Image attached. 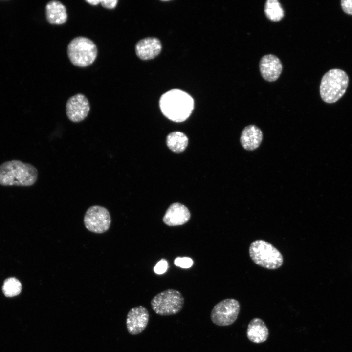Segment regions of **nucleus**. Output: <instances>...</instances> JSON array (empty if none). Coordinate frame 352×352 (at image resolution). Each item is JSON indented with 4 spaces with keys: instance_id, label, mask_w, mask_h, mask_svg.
<instances>
[{
    "instance_id": "nucleus-1",
    "label": "nucleus",
    "mask_w": 352,
    "mask_h": 352,
    "mask_svg": "<svg viewBox=\"0 0 352 352\" xmlns=\"http://www.w3.org/2000/svg\"><path fill=\"white\" fill-rule=\"evenodd\" d=\"M160 108L170 120L182 122L190 115L194 108V100L190 95L179 89L171 90L162 95Z\"/></svg>"
},
{
    "instance_id": "nucleus-2",
    "label": "nucleus",
    "mask_w": 352,
    "mask_h": 352,
    "mask_svg": "<svg viewBox=\"0 0 352 352\" xmlns=\"http://www.w3.org/2000/svg\"><path fill=\"white\" fill-rule=\"evenodd\" d=\"M38 178V171L32 165L18 160L6 161L0 165V185L30 186Z\"/></svg>"
},
{
    "instance_id": "nucleus-3",
    "label": "nucleus",
    "mask_w": 352,
    "mask_h": 352,
    "mask_svg": "<svg viewBox=\"0 0 352 352\" xmlns=\"http://www.w3.org/2000/svg\"><path fill=\"white\" fill-rule=\"evenodd\" d=\"M349 84V77L340 69L329 70L323 76L320 85L322 99L327 103L338 101L345 93Z\"/></svg>"
},
{
    "instance_id": "nucleus-4",
    "label": "nucleus",
    "mask_w": 352,
    "mask_h": 352,
    "mask_svg": "<svg viewBox=\"0 0 352 352\" xmlns=\"http://www.w3.org/2000/svg\"><path fill=\"white\" fill-rule=\"evenodd\" d=\"M249 256L257 265L268 269H276L283 263L281 252L271 243L263 240L253 242L249 248Z\"/></svg>"
},
{
    "instance_id": "nucleus-5",
    "label": "nucleus",
    "mask_w": 352,
    "mask_h": 352,
    "mask_svg": "<svg viewBox=\"0 0 352 352\" xmlns=\"http://www.w3.org/2000/svg\"><path fill=\"white\" fill-rule=\"evenodd\" d=\"M68 57L75 66L85 67L91 65L96 59L98 50L95 44L85 37L73 39L67 47Z\"/></svg>"
},
{
    "instance_id": "nucleus-6",
    "label": "nucleus",
    "mask_w": 352,
    "mask_h": 352,
    "mask_svg": "<svg viewBox=\"0 0 352 352\" xmlns=\"http://www.w3.org/2000/svg\"><path fill=\"white\" fill-rule=\"evenodd\" d=\"M184 304L181 293L174 289H166L154 296L151 301L153 310L161 316H169L179 313Z\"/></svg>"
},
{
    "instance_id": "nucleus-7",
    "label": "nucleus",
    "mask_w": 352,
    "mask_h": 352,
    "mask_svg": "<svg viewBox=\"0 0 352 352\" xmlns=\"http://www.w3.org/2000/svg\"><path fill=\"white\" fill-rule=\"evenodd\" d=\"M240 310V305L237 300L225 299L214 306L210 319L212 323L217 326H229L236 320Z\"/></svg>"
},
{
    "instance_id": "nucleus-8",
    "label": "nucleus",
    "mask_w": 352,
    "mask_h": 352,
    "mask_svg": "<svg viewBox=\"0 0 352 352\" xmlns=\"http://www.w3.org/2000/svg\"><path fill=\"white\" fill-rule=\"evenodd\" d=\"M85 227L89 231L101 234L110 227L111 218L108 210L99 205H93L88 209L84 218Z\"/></svg>"
},
{
    "instance_id": "nucleus-9",
    "label": "nucleus",
    "mask_w": 352,
    "mask_h": 352,
    "mask_svg": "<svg viewBox=\"0 0 352 352\" xmlns=\"http://www.w3.org/2000/svg\"><path fill=\"white\" fill-rule=\"evenodd\" d=\"M88 100L82 93L70 97L66 103V114L71 122L78 123L86 118L90 111Z\"/></svg>"
},
{
    "instance_id": "nucleus-10",
    "label": "nucleus",
    "mask_w": 352,
    "mask_h": 352,
    "mask_svg": "<svg viewBox=\"0 0 352 352\" xmlns=\"http://www.w3.org/2000/svg\"><path fill=\"white\" fill-rule=\"evenodd\" d=\"M149 319L147 309L139 306L132 308L126 318V327L128 332L132 335L141 333L146 328Z\"/></svg>"
},
{
    "instance_id": "nucleus-11",
    "label": "nucleus",
    "mask_w": 352,
    "mask_h": 352,
    "mask_svg": "<svg viewBox=\"0 0 352 352\" xmlns=\"http://www.w3.org/2000/svg\"><path fill=\"white\" fill-rule=\"evenodd\" d=\"M190 218L191 213L189 209L180 203L175 202L167 208L162 220L168 226H176L185 224Z\"/></svg>"
},
{
    "instance_id": "nucleus-12",
    "label": "nucleus",
    "mask_w": 352,
    "mask_h": 352,
    "mask_svg": "<svg viewBox=\"0 0 352 352\" xmlns=\"http://www.w3.org/2000/svg\"><path fill=\"white\" fill-rule=\"evenodd\" d=\"M259 68L264 79L268 82H273L279 77L282 70V65L277 56L267 54L261 59Z\"/></svg>"
},
{
    "instance_id": "nucleus-13",
    "label": "nucleus",
    "mask_w": 352,
    "mask_h": 352,
    "mask_svg": "<svg viewBox=\"0 0 352 352\" xmlns=\"http://www.w3.org/2000/svg\"><path fill=\"white\" fill-rule=\"evenodd\" d=\"M161 49V43L155 37L143 39L137 43L135 47L136 55L143 60L154 59L160 53Z\"/></svg>"
},
{
    "instance_id": "nucleus-14",
    "label": "nucleus",
    "mask_w": 352,
    "mask_h": 352,
    "mask_svg": "<svg viewBox=\"0 0 352 352\" xmlns=\"http://www.w3.org/2000/svg\"><path fill=\"white\" fill-rule=\"evenodd\" d=\"M263 136L262 131L259 127L254 125H249L242 131L240 142L245 150L253 151L260 146Z\"/></svg>"
},
{
    "instance_id": "nucleus-15",
    "label": "nucleus",
    "mask_w": 352,
    "mask_h": 352,
    "mask_svg": "<svg viewBox=\"0 0 352 352\" xmlns=\"http://www.w3.org/2000/svg\"><path fill=\"white\" fill-rule=\"evenodd\" d=\"M45 15L47 21L51 24H63L67 20V14L65 6L57 0H51L46 4Z\"/></svg>"
},
{
    "instance_id": "nucleus-16",
    "label": "nucleus",
    "mask_w": 352,
    "mask_h": 352,
    "mask_svg": "<svg viewBox=\"0 0 352 352\" xmlns=\"http://www.w3.org/2000/svg\"><path fill=\"white\" fill-rule=\"evenodd\" d=\"M246 335L250 341L254 343H261L267 339L269 331L262 319L255 318L252 319L248 325Z\"/></svg>"
},
{
    "instance_id": "nucleus-17",
    "label": "nucleus",
    "mask_w": 352,
    "mask_h": 352,
    "mask_svg": "<svg viewBox=\"0 0 352 352\" xmlns=\"http://www.w3.org/2000/svg\"><path fill=\"white\" fill-rule=\"evenodd\" d=\"M188 143L187 137L180 132L170 133L166 139L167 146L171 150L176 153L183 151L187 146Z\"/></svg>"
},
{
    "instance_id": "nucleus-18",
    "label": "nucleus",
    "mask_w": 352,
    "mask_h": 352,
    "mask_svg": "<svg viewBox=\"0 0 352 352\" xmlns=\"http://www.w3.org/2000/svg\"><path fill=\"white\" fill-rule=\"evenodd\" d=\"M264 12L267 18L273 22L280 21L284 15L283 9L277 0H267L264 6Z\"/></svg>"
},
{
    "instance_id": "nucleus-19",
    "label": "nucleus",
    "mask_w": 352,
    "mask_h": 352,
    "mask_svg": "<svg viewBox=\"0 0 352 352\" xmlns=\"http://www.w3.org/2000/svg\"><path fill=\"white\" fill-rule=\"evenodd\" d=\"M21 282L15 278L6 279L2 286V291L6 297H12L19 295L22 290Z\"/></svg>"
},
{
    "instance_id": "nucleus-20",
    "label": "nucleus",
    "mask_w": 352,
    "mask_h": 352,
    "mask_svg": "<svg viewBox=\"0 0 352 352\" xmlns=\"http://www.w3.org/2000/svg\"><path fill=\"white\" fill-rule=\"evenodd\" d=\"M175 265L183 268L191 267L193 264V260L189 257H176L174 261Z\"/></svg>"
},
{
    "instance_id": "nucleus-21",
    "label": "nucleus",
    "mask_w": 352,
    "mask_h": 352,
    "mask_svg": "<svg viewBox=\"0 0 352 352\" xmlns=\"http://www.w3.org/2000/svg\"><path fill=\"white\" fill-rule=\"evenodd\" d=\"M168 267L167 261L162 259L156 264L154 267V270L157 274H162L166 271Z\"/></svg>"
},
{
    "instance_id": "nucleus-22",
    "label": "nucleus",
    "mask_w": 352,
    "mask_h": 352,
    "mask_svg": "<svg viewBox=\"0 0 352 352\" xmlns=\"http://www.w3.org/2000/svg\"><path fill=\"white\" fill-rule=\"evenodd\" d=\"M341 6L346 14L352 15V0H341Z\"/></svg>"
},
{
    "instance_id": "nucleus-23",
    "label": "nucleus",
    "mask_w": 352,
    "mask_h": 352,
    "mask_svg": "<svg viewBox=\"0 0 352 352\" xmlns=\"http://www.w3.org/2000/svg\"><path fill=\"white\" fill-rule=\"evenodd\" d=\"M118 1L117 0H100V3L104 8L112 9L116 6Z\"/></svg>"
},
{
    "instance_id": "nucleus-24",
    "label": "nucleus",
    "mask_w": 352,
    "mask_h": 352,
    "mask_svg": "<svg viewBox=\"0 0 352 352\" xmlns=\"http://www.w3.org/2000/svg\"><path fill=\"white\" fill-rule=\"evenodd\" d=\"M85 1L87 2H88V3H89V4L92 5H94V6L97 5H98L99 3H100V0H86Z\"/></svg>"
}]
</instances>
